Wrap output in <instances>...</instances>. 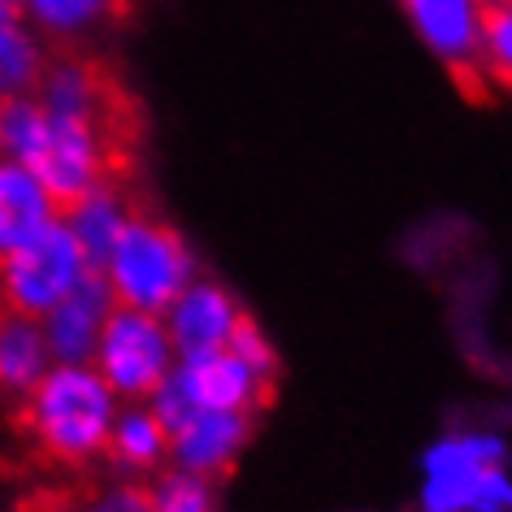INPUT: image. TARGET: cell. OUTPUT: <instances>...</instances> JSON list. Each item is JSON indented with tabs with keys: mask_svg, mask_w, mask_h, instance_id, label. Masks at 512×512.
<instances>
[{
	"mask_svg": "<svg viewBox=\"0 0 512 512\" xmlns=\"http://www.w3.org/2000/svg\"><path fill=\"white\" fill-rule=\"evenodd\" d=\"M118 404L92 365H53L22 395V430L53 465L79 469L105 456Z\"/></svg>",
	"mask_w": 512,
	"mask_h": 512,
	"instance_id": "obj_1",
	"label": "cell"
},
{
	"mask_svg": "<svg viewBox=\"0 0 512 512\" xmlns=\"http://www.w3.org/2000/svg\"><path fill=\"white\" fill-rule=\"evenodd\" d=\"M135 118H61L44 113V131L35 139L27 170L53 191L66 209L70 200L87 196L100 183H118L126 148H131Z\"/></svg>",
	"mask_w": 512,
	"mask_h": 512,
	"instance_id": "obj_2",
	"label": "cell"
},
{
	"mask_svg": "<svg viewBox=\"0 0 512 512\" xmlns=\"http://www.w3.org/2000/svg\"><path fill=\"white\" fill-rule=\"evenodd\" d=\"M100 274H105L113 300L122 309L157 313V317L183 296L191 278H200L196 256H191L183 235L152 213H131V222L122 226Z\"/></svg>",
	"mask_w": 512,
	"mask_h": 512,
	"instance_id": "obj_3",
	"label": "cell"
},
{
	"mask_svg": "<svg viewBox=\"0 0 512 512\" xmlns=\"http://www.w3.org/2000/svg\"><path fill=\"white\" fill-rule=\"evenodd\" d=\"M87 270L92 265H87V256L74 243L66 222H53L31 243L0 256V309H14L40 322L44 313H53L83 283Z\"/></svg>",
	"mask_w": 512,
	"mask_h": 512,
	"instance_id": "obj_4",
	"label": "cell"
},
{
	"mask_svg": "<svg viewBox=\"0 0 512 512\" xmlns=\"http://www.w3.org/2000/svg\"><path fill=\"white\" fill-rule=\"evenodd\" d=\"M178 352L170 343V330L157 313H139V309H113L105 330H100L92 369L109 382V391L122 404H144L152 391L165 382V374L174 369Z\"/></svg>",
	"mask_w": 512,
	"mask_h": 512,
	"instance_id": "obj_5",
	"label": "cell"
},
{
	"mask_svg": "<svg viewBox=\"0 0 512 512\" xmlns=\"http://www.w3.org/2000/svg\"><path fill=\"white\" fill-rule=\"evenodd\" d=\"M426 48L452 70L469 100L491 96L482 74V0H400Z\"/></svg>",
	"mask_w": 512,
	"mask_h": 512,
	"instance_id": "obj_6",
	"label": "cell"
},
{
	"mask_svg": "<svg viewBox=\"0 0 512 512\" xmlns=\"http://www.w3.org/2000/svg\"><path fill=\"white\" fill-rule=\"evenodd\" d=\"M35 100L44 113H61V118H131V105L109 79V70L74 48H53Z\"/></svg>",
	"mask_w": 512,
	"mask_h": 512,
	"instance_id": "obj_7",
	"label": "cell"
},
{
	"mask_svg": "<svg viewBox=\"0 0 512 512\" xmlns=\"http://www.w3.org/2000/svg\"><path fill=\"white\" fill-rule=\"evenodd\" d=\"M170 343L178 356H196V352H222L235 326L243 322V304L230 296L222 283L213 278H191L170 309L161 313Z\"/></svg>",
	"mask_w": 512,
	"mask_h": 512,
	"instance_id": "obj_8",
	"label": "cell"
},
{
	"mask_svg": "<svg viewBox=\"0 0 512 512\" xmlns=\"http://www.w3.org/2000/svg\"><path fill=\"white\" fill-rule=\"evenodd\" d=\"M113 309H118V300H113L105 274L87 270L83 283L74 287L53 313L40 317L48 352H53V365H92L100 330H105Z\"/></svg>",
	"mask_w": 512,
	"mask_h": 512,
	"instance_id": "obj_9",
	"label": "cell"
},
{
	"mask_svg": "<svg viewBox=\"0 0 512 512\" xmlns=\"http://www.w3.org/2000/svg\"><path fill=\"white\" fill-rule=\"evenodd\" d=\"M252 413H222V408H196L183 426L170 430V469L217 478L235 465L248 447Z\"/></svg>",
	"mask_w": 512,
	"mask_h": 512,
	"instance_id": "obj_10",
	"label": "cell"
},
{
	"mask_svg": "<svg viewBox=\"0 0 512 512\" xmlns=\"http://www.w3.org/2000/svg\"><path fill=\"white\" fill-rule=\"evenodd\" d=\"M170 374L183 382L196 408H222V413H256L270 395V382H261L235 352H196L178 356Z\"/></svg>",
	"mask_w": 512,
	"mask_h": 512,
	"instance_id": "obj_11",
	"label": "cell"
},
{
	"mask_svg": "<svg viewBox=\"0 0 512 512\" xmlns=\"http://www.w3.org/2000/svg\"><path fill=\"white\" fill-rule=\"evenodd\" d=\"M482 465L465 452L460 434H443L421 452V512H469L482 486Z\"/></svg>",
	"mask_w": 512,
	"mask_h": 512,
	"instance_id": "obj_12",
	"label": "cell"
},
{
	"mask_svg": "<svg viewBox=\"0 0 512 512\" xmlns=\"http://www.w3.org/2000/svg\"><path fill=\"white\" fill-rule=\"evenodd\" d=\"M53 222H61V204L53 200V191L27 165L0 157V256L31 243Z\"/></svg>",
	"mask_w": 512,
	"mask_h": 512,
	"instance_id": "obj_13",
	"label": "cell"
},
{
	"mask_svg": "<svg viewBox=\"0 0 512 512\" xmlns=\"http://www.w3.org/2000/svg\"><path fill=\"white\" fill-rule=\"evenodd\" d=\"M131 213L135 209H131V200H126V191L118 183H100V187L87 191V196L70 200L66 209H61V222H66L74 243L83 248L87 265L100 270V265H105V256H109V248L118 243L122 226L131 222Z\"/></svg>",
	"mask_w": 512,
	"mask_h": 512,
	"instance_id": "obj_14",
	"label": "cell"
},
{
	"mask_svg": "<svg viewBox=\"0 0 512 512\" xmlns=\"http://www.w3.org/2000/svg\"><path fill=\"white\" fill-rule=\"evenodd\" d=\"M48 369H53V352H48L44 326L35 317L0 309V395L22 400Z\"/></svg>",
	"mask_w": 512,
	"mask_h": 512,
	"instance_id": "obj_15",
	"label": "cell"
},
{
	"mask_svg": "<svg viewBox=\"0 0 512 512\" xmlns=\"http://www.w3.org/2000/svg\"><path fill=\"white\" fill-rule=\"evenodd\" d=\"M131 0H22V18L48 48H74L100 27L118 22Z\"/></svg>",
	"mask_w": 512,
	"mask_h": 512,
	"instance_id": "obj_16",
	"label": "cell"
},
{
	"mask_svg": "<svg viewBox=\"0 0 512 512\" xmlns=\"http://www.w3.org/2000/svg\"><path fill=\"white\" fill-rule=\"evenodd\" d=\"M105 456L122 473H157L170 465V430L152 417L148 404H118Z\"/></svg>",
	"mask_w": 512,
	"mask_h": 512,
	"instance_id": "obj_17",
	"label": "cell"
},
{
	"mask_svg": "<svg viewBox=\"0 0 512 512\" xmlns=\"http://www.w3.org/2000/svg\"><path fill=\"white\" fill-rule=\"evenodd\" d=\"M53 57L27 18H0V100L31 96L40 87V74Z\"/></svg>",
	"mask_w": 512,
	"mask_h": 512,
	"instance_id": "obj_18",
	"label": "cell"
},
{
	"mask_svg": "<svg viewBox=\"0 0 512 512\" xmlns=\"http://www.w3.org/2000/svg\"><path fill=\"white\" fill-rule=\"evenodd\" d=\"M482 74L512 92V0H482Z\"/></svg>",
	"mask_w": 512,
	"mask_h": 512,
	"instance_id": "obj_19",
	"label": "cell"
},
{
	"mask_svg": "<svg viewBox=\"0 0 512 512\" xmlns=\"http://www.w3.org/2000/svg\"><path fill=\"white\" fill-rule=\"evenodd\" d=\"M148 504L157 512H213V478L170 469L148 486Z\"/></svg>",
	"mask_w": 512,
	"mask_h": 512,
	"instance_id": "obj_20",
	"label": "cell"
},
{
	"mask_svg": "<svg viewBox=\"0 0 512 512\" xmlns=\"http://www.w3.org/2000/svg\"><path fill=\"white\" fill-rule=\"evenodd\" d=\"M226 352H235L239 361L248 365V369H252V374L261 378V382H274V374H278V352H274L270 335H265V330L256 326L248 313H243V322L235 326V335H230Z\"/></svg>",
	"mask_w": 512,
	"mask_h": 512,
	"instance_id": "obj_21",
	"label": "cell"
},
{
	"mask_svg": "<svg viewBox=\"0 0 512 512\" xmlns=\"http://www.w3.org/2000/svg\"><path fill=\"white\" fill-rule=\"evenodd\" d=\"M148 486L139 482H109L92 499H83L79 512H148Z\"/></svg>",
	"mask_w": 512,
	"mask_h": 512,
	"instance_id": "obj_22",
	"label": "cell"
},
{
	"mask_svg": "<svg viewBox=\"0 0 512 512\" xmlns=\"http://www.w3.org/2000/svg\"><path fill=\"white\" fill-rule=\"evenodd\" d=\"M469 512H512V473H508V465L482 473L478 499H473Z\"/></svg>",
	"mask_w": 512,
	"mask_h": 512,
	"instance_id": "obj_23",
	"label": "cell"
},
{
	"mask_svg": "<svg viewBox=\"0 0 512 512\" xmlns=\"http://www.w3.org/2000/svg\"><path fill=\"white\" fill-rule=\"evenodd\" d=\"M0 18H22V0H0Z\"/></svg>",
	"mask_w": 512,
	"mask_h": 512,
	"instance_id": "obj_24",
	"label": "cell"
},
{
	"mask_svg": "<svg viewBox=\"0 0 512 512\" xmlns=\"http://www.w3.org/2000/svg\"><path fill=\"white\" fill-rule=\"evenodd\" d=\"M148 512H157V508H148Z\"/></svg>",
	"mask_w": 512,
	"mask_h": 512,
	"instance_id": "obj_25",
	"label": "cell"
}]
</instances>
